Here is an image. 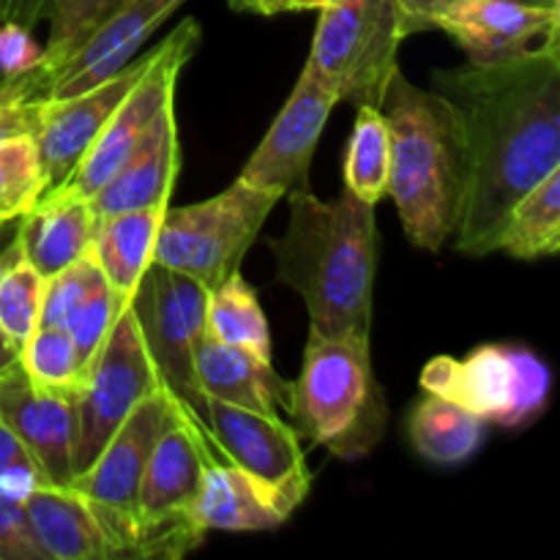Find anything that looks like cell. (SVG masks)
<instances>
[{
    "instance_id": "35",
    "label": "cell",
    "mask_w": 560,
    "mask_h": 560,
    "mask_svg": "<svg viewBox=\"0 0 560 560\" xmlns=\"http://www.w3.org/2000/svg\"><path fill=\"white\" fill-rule=\"evenodd\" d=\"M38 485H47V479L20 438L14 435V430L0 419V492L22 503V498Z\"/></svg>"
},
{
    "instance_id": "47",
    "label": "cell",
    "mask_w": 560,
    "mask_h": 560,
    "mask_svg": "<svg viewBox=\"0 0 560 560\" xmlns=\"http://www.w3.org/2000/svg\"><path fill=\"white\" fill-rule=\"evenodd\" d=\"M0 22H3V0H0Z\"/></svg>"
},
{
    "instance_id": "24",
    "label": "cell",
    "mask_w": 560,
    "mask_h": 560,
    "mask_svg": "<svg viewBox=\"0 0 560 560\" xmlns=\"http://www.w3.org/2000/svg\"><path fill=\"white\" fill-rule=\"evenodd\" d=\"M22 509L49 560H109L96 517L71 487L38 485L22 498Z\"/></svg>"
},
{
    "instance_id": "13",
    "label": "cell",
    "mask_w": 560,
    "mask_h": 560,
    "mask_svg": "<svg viewBox=\"0 0 560 560\" xmlns=\"http://www.w3.org/2000/svg\"><path fill=\"white\" fill-rule=\"evenodd\" d=\"M206 424L222 459L288 498L295 509L306 498L312 474L301 435L279 413L206 399Z\"/></svg>"
},
{
    "instance_id": "34",
    "label": "cell",
    "mask_w": 560,
    "mask_h": 560,
    "mask_svg": "<svg viewBox=\"0 0 560 560\" xmlns=\"http://www.w3.org/2000/svg\"><path fill=\"white\" fill-rule=\"evenodd\" d=\"M102 268L96 266L91 252L66 266L55 277L44 282V299H42V315H38V326H60L66 328L69 317L74 315L77 306L88 295V290L102 279Z\"/></svg>"
},
{
    "instance_id": "30",
    "label": "cell",
    "mask_w": 560,
    "mask_h": 560,
    "mask_svg": "<svg viewBox=\"0 0 560 560\" xmlns=\"http://www.w3.org/2000/svg\"><path fill=\"white\" fill-rule=\"evenodd\" d=\"M44 170L33 135L0 142V222H14L42 200Z\"/></svg>"
},
{
    "instance_id": "16",
    "label": "cell",
    "mask_w": 560,
    "mask_h": 560,
    "mask_svg": "<svg viewBox=\"0 0 560 560\" xmlns=\"http://www.w3.org/2000/svg\"><path fill=\"white\" fill-rule=\"evenodd\" d=\"M0 419L14 430L47 485L74 479L77 413L71 388H42L22 372L20 359L0 375Z\"/></svg>"
},
{
    "instance_id": "31",
    "label": "cell",
    "mask_w": 560,
    "mask_h": 560,
    "mask_svg": "<svg viewBox=\"0 0 560 560\" xmlns=\"http://www.w3.org/2000/svg\"><path fill=\"white\" fill-rule=\"evenodd\" d=\"M124 0H52L47 11L49 33L42 47V66L58 69Z\"/></svg>"
},
{
    "instance_id": "1",
    "label": "cell",
    "mask_w": 560,
    "mask_h": 560,
    "mask_svg": "<svg viewBox=\"0 0 560 560\" xmlns=\"http://www.w3.org/2000/svg\"><path fill=\"white\" fill-rule=\"evenodd\" d=\"M470 148V191L457 252L485 257L514 202L560 167V49L495 66L438 71Z\"/></svg>"
},
{
    "instance_id": "7",
    "label": "cell",
    "mask_w": 560,
    "mask_h": 560,
    "mask_svg": "<svg viewBox=\"0 0 560 560\" xmlns=\"http://www.w3.org/2000/svg\"><path fill=\"white\" fill-rule=\"evenodd\" d=\"M222 459L202 427L184 410L159 435L137 495V558H184L206 530L191 523L202 468Z\"/></svg>"
},
{
    "instance_id": "46",
    "label": "cell",
    "mask_w": 560,
    "mask_h": 560,
    "mask_svg": "<svg viewBox=\"0 0 560 560\" xmlns=\"http://www.w3.org/2000/svg\"><path fill=\"white\" fill-rule=\"evenodd\" d=\"M257 3H260V0H230V9H235V11H255V14H257Z\"/></svg>"
},
{
    "instance_id": "44",
    "label": "cell",
    "mask_w": 560,
    "mask_h": 560,
    "mask_svg": "<svg viewBox=\"0 0 560 560\" xmlns=\"http://www.w3.org/2000/svg\"><path fill=\"white\" fill-rule=\"evenodd\" d=\"M339 3V0H288V11H306V9H323V5Z\"/></svg>"
},
{
    "instance_id": "39",
    "label": "cell",
    "mask_w": 560,
    "mask_h": 560,
    "mask_svg": "<svg viewBox=\"0 0 560 560\" xmlns=\"http://www.w3.org/2000/svg\"><path fill=\"white\" fill-rule=\"evenodd\" d=\"M468 3V0H399L405 11V20H408V31H424V27H435V22L443 14H448L457 5Z\"/></svg>"
},
{
    "instance_id": "28",
    "label": "cell",
    "mask_w": 560,
    "mask_h": 560,
    "mask_svg": "<svg viewBox=\"0 0 560 560\" xmlns=\"http://www.w3.org/2000/svg\"><path fill=\"white\" fill-rule=\"evenodd\" d=\"M392 175V131L381 107H355L353 135L345 156V189L377 206L388 195Z\"/></svg>"
},
{
    "instance_id": "17",
    "label": "cell",
    "mask_w": 560,
    "mask_h": 560,
    "mask_svg": "<svg viewBox=\"0 0 560 560\" xmlns=\"http://www.w3.org/2000/svg\"><path fill=\"white\" fill-rule=\"evenodd\" d=\"M465 49L474 66H495L558 47L560 11L512 0H468L435 22Z\"/></svg>"
},
{
    "instance_id": "25",
    "label": "cell",
    "mask_w": 560,
    "mask_h": 560,
    "mask_svg": "<svg viewBox=\"0 0 560 560\" xmlns=\"http://www.w3.org/2000/svg\"><path fill=\"white\" fill-rule=\"evenodd\" d=\"M485 419L463 405L427 394L408 419L410 441L416 452L438 465H459L474 457L485 441Z\"/></svg>"
},
{
    "instance_id": "33",
    "label": "cell",
    "mask_w": 560,
    "mask_h": 560,
    "mask_svg": "<svg viewBox=\"0 0 560 560\" xmlns=\"http://www.w3.org/2000/svg\"><path fill=\"white\" fill-rule=\"evenodd\" d=\"M120 312H124V306L118 304L113 288H109L107 279L102 277L91 290H88L82 304L77 306L74 315L66 323V331H69L71 342H74L77 359H80V370H85V366L91 364V359L96 355V350L102 348V342L107 339L109 328H113L115 317H118Z\"/></svg>"
},
{
    "instance_id": "12",
    "label": "cell",
    "mask_w": 560,
    "mask_h": 560,
    "mask_svg": "<svg viewBox=\"0 0 560 560\" xmlns=\"http://www.w3.org/2000/svg\"><path fill=\"white\" fill-rule=\"evenodd\" d=\"M156 388H162L156 370L148 359L140 328L126 304L124 312L115 317L102 348L71 388L77 413L74 476L98 457L104 443L124 424L126 416Z\"/></svg>"
},
{
    "instance_id": "2",
    "label": "cell",
    "mask_w": 560,
    "mask_h": 560,
    "mask_svg": "<svg viewBox=\"0 0 560 560\" xmlns=\"http://www.w3.org/2000/svg\"><path fill=\"white\" fill-rule=\"evenodd\" d=\"M277 279L304 299L310 331L328 339H370L377 268L375 206L345 189L337 200L290 195V222L271 241Z\"/></svg>"
},
{
    "instance_id": "22",
    "label": "cell",
    "mask_w": 560,
    "mask_h": 560,
    "mask_svg": "<svg viewBox=\"0 0 560 560\" xmlns=\"http://www.w3.org/2000/svg\"><path fill=\"white\" fill-rule=\"evenodd\" d=\"M96 217L85 197L44 191L42 200L20 217L16 246L44 279L55 277L91 249Z\"/></svg>"
},
{
    "instance_id": "4",
    "label": "cell",
    "mask_w": 560,
    "mask_h": 560,
    "mask_svg": "<svg viewBox=\"0 0 560 560\" xmlns=\"http://www.w3.org/2000/svg\"><path fill=\"white\" fill-rule=\"evenodd\" d=\"M288 413L301 438L328 448L334 457L370 454L388 424L370 339H328L310 331L301 375L290 383Z\"/></svg>"
},
{
    "instance_id": "3",
    "label": "cell",
    "mask_w": 560,
    "mask_h": 560,
    "mask_svg": "<svg viewBox=\"0 0 560 560\" xmlns=\"http://www.w3.org/2000/svg\"><path fill=\"white\" fill-rule=\"evenodd\" d=\"M392 131L388 197L405 235L419 249L441 252L463 222L470 191V148L457 107L443 93L394 71L381 98Z\"/></svg>"
},
{
    "instance_id": "29",
    "label": "cell",
    "mask_w": 560,
    "mask_h": 560,
    "mask_svg": "<svg viewBox=\"0 0 560 560\" xmlns=\"http://www.w3.org/2000/svg\"><path fill=\"white\" fill-rule=\"evenodd\" d=\"M47 279L25 260L16 241L0 252V328L16 350L38 326Z\"/></svg>"
},
{
    "instance_id": "21",
    "label": "cell",
    "mask_w": 560,
    "mask_h": 560,
    "mask_svg": "<svg viewBox=\"0 0 560 560\" xmlns=\"http://www.w3.org/2000/svg\"><path fill=\"white\" fill-rule=\"evenodd\" d=\"M195 375L206 399L268 413L288 410L290 405V383L273 372L271 361L219 342L208 328L195 345Z\"/></svg>"
},
{
    "instance_id": "15",
    "label": "cell",
    "mask_w": 560,
    "mask_h": 560,
    "mask_svg": "<svg viewBox=\"0 0 560 560\" xmlns=\"http://www.w3.org/2000/svg\"><path fill=\"white\" fill-rule=\"evenodd\" d=\"M151 60L153 49L126 63L118 74H113L91 91L66 98H42L33 140H36L38 159H42L44 184H47L44 191L60 186L74 173L80 159L96 142V137L102 135L107 120L124 104V98L129 96V91Z\"/></svg>"
},
{
    "instance_id": "5",
    "label": "cell",
    "mask_w": 560,
    "mask_h": 560,
    "mask_svg": "<svg viewBox=\"0 0 560 560\" xmlns=\"http://www.w3.org/2000/svg\"><path fill=\"white\" fill-rule=\"evenodd\" d=\"M317 16L306 69L353 107H381L397 66L399 44L410 36L399 0H339Z\"/></svg>"
},
{
    "instance_id": "41",
    "label": "cell",
    "mask_w": 560,
    "mask_h": 560,
    "mask_svg": "<svg viewBox=\"0 0 560 560\" xmlns=\"http://www.w3.org/2000/svg\"><path fill=\"white\" fill-rule=\"evenodd\" d=\"M52 0H3V22H16V25L33 31L47 20V11Z\"/></svg>"
},
{
    "instance_id": "37",
    "label": "cell",
    "mask_w": 560,
    "mask_h": 560,
    "mask_svg": "<svg viewBox=\"0 0 560 560\" xmlns=\"http://www.w3.org/2000/svg\"><path fill=\"white\" fill-rule=\"evenodd\" d=\"M42 63V47L33 42L31 31L16 22H0V71L22 74Z\"/></svg>"
},
{
    "instance_id": "6",
    "label": "cell",
    "mask_w": 560,
    "mask_h": 560,
    "mask_svg": "<svg viewBox=\"0 0 560 560\" xmlns=\"http://www.w3.org/2000/svg\"><path fill=\"white\" fill-rule=\"evenodd\" d=\"M282 200L277 191L235 180L211 200L167 208L159 228L153 262L189 273L213 290L238 273L241 260L260 235L268 213Z\"/></svg>"
},
{
    "instance_id": "18",
    "label": "cell",
    "mask_w": 560,
    "mask_h": 560,
    "mask_svg": "<svg viewBox=\"0 0 560 560\" xmlns=\"http://www.w3.org/2000/svg\"><path fill=\"white\" fill-rule=\"evenodd\" d=\"M186 0H124L58 69L49 71L47 98L85 93L137 58L153 31Z\"/></svg>"
},
{
    "instance_id": "38",
    "label": "cell",
    "mask_w": 560,
    "mask_h": 560,
    "mask_svg": "<svg viewBox=\"0 0 560 560\" xmlns=\"http://www.w3.org/2000/svg\"><path fill=\"white\" fill-rule=\"evenodd\" d=\"M49 91V71L42 63L22 74H3L0 77V109L14 107V104L38 102L47 98Z\"/></svg>"
},
{
    "instance_id": "19",
    "label": "cell",
    "mask_w": 560,
    "mask_h": 560,
    "mask_svg": "<svg viewBox=\"0 0 560 560\" xmlns=\"http://www.w3.org/2000/svg\"><path fill=\"white\" fill-rule=\"evenodd\" d=\"M180 173V140L175 104L153 124L151 135L131 153L129 162L91 197L93 217L135 211L148 206H170L175 178Z\"/></svg>"
},
{
    "instance_id": "36",
    "label": "cell",
    "mask_w": 560,
    "mask_h": 560,
    "mask_svg": "<svg viewBox=\"0 0 560 560\" xmlns=\"http://www.w3.org/2000/svg\"><path fill=\"white\" fill-rule=\"evenodd\" d=\"M0 560H49L20 501L0 492Z\"/></svg>"
},
{
    "instance_id": "20",
    "label": "cell",
    "mask_w": 560,
    "mask_h": 560,
    "mask_svg": "<svg viewBox=\"0 0 560 560\" xmlns=\"http://www.w3.org/2000/svg\"><path fill=\"white\" fill-rule=\"evenodd\" d=\"M293 512L295 506L288 498L233 463L208 459L191 506V523L200 530H271Z\"/></svg>"
},
{
    "instance_id": "10",
    "label": "cell",
    "mask_w": 560,
    "mask_h": 560,
    "mask_svg": "<svg viewBox=\"0 0 560 560\" xmlns=\"http://www.w3.org/2000/svg\"><path fill=\"white\" fill-rule=\"evenodd\" d=\"M421 386L492 424L523 427L545 410L550 370L525 348L485 345L465 359L438 355L427 361Z\"/></svg>"
},
{
    "instance_id": "26",
    "label": "cell",
    "mask_w": 560,
    "mask_h": 560,
    "mask_svg": "<svg viewBox=\"0 0 560 560\" xmlns=\"http://www.w3.org/2000/svg\"><path fill=\"white\" fill-rule=\"evenodd\" d=\"M517 260L558 255L560 252V167L541 184L525 191L509 211L495 249Z\"/></svg>"
},
{
    "instance_id": "45",
    "label": "cell",
    "mask_w": 560,
    "mask_h": 560,
    "mask_svg": "<svg viewBox=\"0 0 560 560\" xmlns=\"http://www.w3.org/2000/svg\"><path fill=\"white\" fill-rule=\"evenodd\" d=\"M512 3H520V5H530V9L560 11V0H512Z\"/></svg>"
},
{
    "instance_id": "11",
    "label": "cell",
    "mask_w": 560,
    "mask_h": 560,
    "mask_svg": "<svg viewBox=\"0 0 560 560\" xmlns=\"http://www.w3.org/2000/svg\"><path fill=\"white\" fill-rule=\"evenodd\" d=\"M200 22L184 20L159 47H153V60L148 63V69L135 82L124 104L115 109L96 142L88 148L74 173L49 191H66V195L91 200L129 162L131 153L151 135L159 115L173 104L180 71L191 60L195 49L200 47Z\"/></svg>"
},
{
    "instance_id": "23",
    "label": "cell",
    "mask_w": 560,
    "mask_h": 560,
    "mask_svg": "<svg viewBox=\"0 0 560 560\" xmlns=\"http://www.w3.org/2000/svg\"><path fill=\"white\" fill-rule=\"evenodd\" d=\"M170 206H148L135 211L98 217L91 235V255L102 268L120 306L129 304L142 273L151 268L159 228Z\"/></svg>"
},
{
    "instance_id": "32",
    "label": "cell",
    "mask_w": 560,
    "mask_h": 560,
    "mask_svg": "<svg viewBox=\"0 0 560 560\" xmlns=\"http://www.w3.org/2000/svg\"><path fill=\"white\" fill-rule=\"evenodd\" d=\"M20 366L42 388H74L80 359L69 331L60 326H36L20 348Z\"/></svg>"
},
{
    "instance_id": "27",
    "label": "cell",
    "mask_w": 560,
    "mask_h": 560,
    "mask_svg": "<svg viewBox=\"0 0 560 560\" xmlns=\"http://www.w3.org/2000/svg\"><path fill=\"white\" fill-rule=\"evenodd\" d=\"M206 328L224 345L271 361V334L255 290L238 273L208 293Z\"/></svg>"
},
{
    "instance_id": "43",
    "label": "cell",
    "mask_w": 560,
    "mask_h": 560,
    "mask_svg": "<svg viewBox=\"0 0 560 560\" xmlns=\"http://www.w3.org/2000/svg\"><path fill=\"white\" fill-rule=\"evenodd\" d=\"M282 11H288V0H260V3H257V14L262 16L282 14Z\"/></svg>"
},
{
    "instance_id": "14",
    "label": "cell",
    "mask_w": 560,
    "mask_h": 560,
    "mask_svg": "<svg viewBox=\"0 0 560 560\" xmlns=\"http://www.w3.org/2000/svg\"><path fill=\"white\" fill-rule=\"evenodd\" d=\"M337 104V91L304 66L293 93L238 178L257 189L277 191L279 197L310 189L312 156Z\"/></svg>"
},
{
    "instance_id": "42",
    "label": "cell",
    "mask_w": 560,
    "mask_h": 560,
    "mask_svg": "<svg viewBox=\"0 0 560 560\" xmlns=\"http://www.w3.org/2000/svg\"><path fill=\"white\" fill-rule=\"evenodd\" d=\"M16 359H20V350L9 342V337H5L3 328H0V375H3V372L9 370Z\"/></svg>"
},
{
    "instance_id": "9",
    "label": "cell",
    "mask_w": 560,
    "mask_h": 560,
    "mask_svg": "<svg viewBox=\"0 0 560 560\" xmlns=\"http://www.w3.org/2000/svg\"><path fill=\"white\" fill-rule=\"evenodd\" d=\"M208 293L211 290L189 273L151 262L129 299L159 386L206 432V397L195 375V345L206 331Z\"/></svg>"
},
{
    "instance_id": "48",
    "label": "cell",
    "mask_w": 560,
    "mask_h": 560,
    "mask_svg": "<svg viewBox=\"0 0 560 560\" xmlns=\"http://www.w3.org/2000/svg\"><path fill=\"white\" fill-rule=\"evenodd\" d=\"M5 224H9V222H0V233H3V230H5Z\"/></svg>"
},
{
    "instance_id": "8",
    "label": "cell",
    "mask_w": 560,
    "mask_h": 560,
    "mask_svg": "<svg viewBox=\"0 0 560 560\" xmlns=\"http://www.w3.org/2000/svg\"><path fill=\"white\" fill-rule=\"evenodd\" d=\"M178 410L184 408L164 388H156L126 416L98 457L69 481L96 517L109 558H137V495L142 474L159 435Z\"/></svg>"
},
{
    "instance_id": "40",
    "label": "cell",
    "mask_w": 560,
    "mask_h": 560,
    "mask_svg": "<svg viewBox=\"0 0 560 560\" xmlns=\"http://www.w3.org/2000/svg\"><path fill=\"white\" fill-rule=\"evenodd\" d=\"M38 107H42V98L0 109V142L20 135H33L38 124Z\"/></svg>"
}]
</instances>
